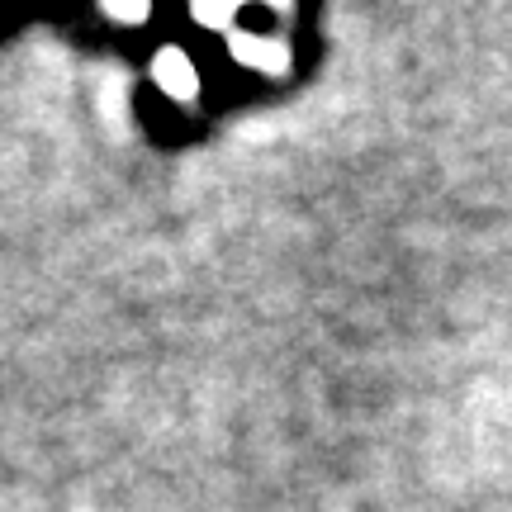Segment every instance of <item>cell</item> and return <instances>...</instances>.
I'll return each instance as SVG.
<instances>
[{"label": "cell", "mask_w": 512, "mask_h": 512, "mask_svg": "<svg viewBox=\"0 0 512 512\" xmlns=\"http://www.w3.org/2000/svg\"><path fill=\"white\" fill-rule=\"evenodd\" d=\"M152 76H157V86L166 95H176V100H195L200 91V72H195V62L181 53V48H162L157 62H152Z\"/></svg>", "instance_id": "cell-1"}, {"label": "cell", "mask_w": 512, "mask_h": 512, "mask_svg": "<svg viewBox=\"0 0 512 512\" xmlns=\"http://www.w3.org/2000/svg\"><path fill=\"white\" fill-rule=\"evenodd\" d=\"M228 38H233L238 62H252V67H261V72H285V67H290V48H285V38L242 34V29H233Z\"/></svg>", "instance_id": "cell-2"}, {"label": "cell", "mask_w": 512, "mask_h": 512, "mask_svg": "<svg viewBox=\"0 0 512 512\" xmlns=\"http://www.w3.org/2000/svg\"><path fill=\"white\" fill-rule=\"evenodd\" d=\"M190 15L200 19V24H214V29H228V24H233V15H238V5H209V0H204V5H195Z\"/></svg>", "instance_id": "cell-3"}, {"label": "cell", "mask_w": 512, "mask_h": 512, "mask_svg": "<svg viewBox=\"0 0 512 512\" xmlns=\"http://www.w3.org/2000/svg\"><path fill=\"white\" fill-rule=\"evenodd\" d=\"M105 15L119 19V24H143L152 15V5H143V0H133V5H105Z\"/></svg>", "instance_id": "cell-4"}]
</instances>
